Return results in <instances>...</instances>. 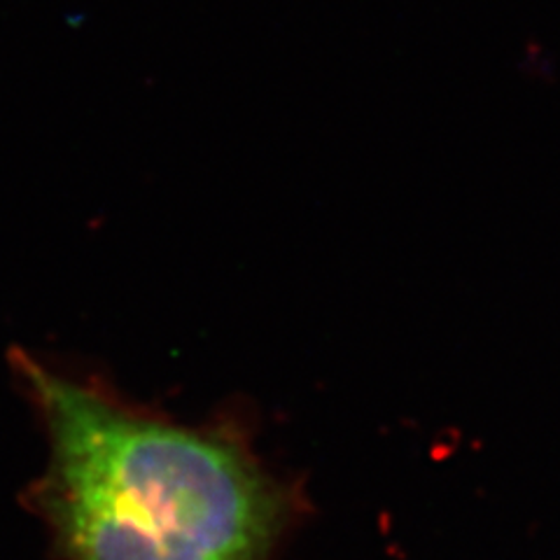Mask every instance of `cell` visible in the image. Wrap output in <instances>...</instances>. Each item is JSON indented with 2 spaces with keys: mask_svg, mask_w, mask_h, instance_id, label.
I'll list each match as a JSON object with an SVG mask.
<instances>
[{
  "mask_svg": "<svg viewBox=\"0 0 560 560\" xmlns=\"http://www.w3.org/2000/svg\"><path fill=\"white\" fill-rule=\"evenodd\" d=\"M24 362L49 440L38 510L68 560H267L285 486L230 430L175 425Z\"/></svg>",
  "mask_w": 560,
  "mask_h": 560,
  "instance_id": "obj_1",
  "label": "cell"
}]
</instances>
